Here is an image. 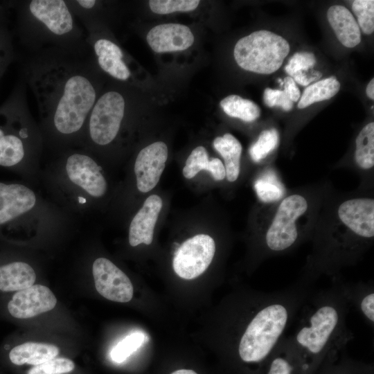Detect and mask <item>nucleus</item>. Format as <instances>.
Wrapping results in <instances>:
<instances>
[{"instance_id":"obj_1","label":"nucleus","mask_w":374,"mask_h":374,"mask_svg":"<svg viewBox=\"0 0 374 374\" xmlns=\"http://www.w3.org/2000/svg\"><path fill=\"white\" fill-rule=\"evenodd\" d=\"M93 60L58 48L30 55L24 76L37 102L44 150L51 156L79 146L89 114L100 95Z\"/></svg>"},{"instance_id":"obj_2","label":"nucleus","mask_w":374,"mask_h":374,"mask_svg":"<svg viewBox=\"0 0 374 374\" xmlns=\"http://www.w3.org/2000/svg\"><path fill=\"white\" fill-rule=\"evenodd\" d=\"M98 158L75 147L51 155L42 166L39 186L45 196L77 221L87 217L109 193L108 180Z\"/></svg>"},{"instance_id":"obj_3","label":"nucleus","mask_w":374,"mask_h":374,"mask_svg":"<svg viewBox=\"0 0 374 374\" xmlns=\"http://www.w3.org/2000/svg\"><path fill=\"white\" fill-rule=\"evenodd\" d=\"M77 225L36 187L0 182V227L16 228L31 242L64 236Z\"/></svg>"},{"instance_id":"obj_4","label":"nucleus","mask_w":374,"mask_h":374,"mask_svg":"<svg viewBox=\"0 0 374 374\" xmlns=\"http://www.w3.org/2000/svg\"><path fill=\"white\" fill-rule=\"evenodd\" d=\"M18 31L30 54L54 48L87 55V33L66 0H28L19 6Z\"/></svg>"},{"instance_id":"obj_5","label":"nucleus","mask_w":374,"mask_h":374,"mask_svg":"<svg viewBox=\"0 0 374 374\" xmlns=\"http://www.w3.org/2000/svg\"><path fill=\"white\" fill-rule=\"evenodd\" d=\"M24 89L21 84L11 102L0 111V166L17 169L26 183L36 187L44 148Z\"/></svg>"},{"instance_id":"obj_6","label":"nucleus","mask_w":374,"mask_h":374,"mask_svg":"<svg viewBox=\"0 0 374 374\" xmlns=\"http://www.w3.org/2000/svg\"><path fill=\"white\" fill-rule=\"evenodd\" d=\"M127 100L121 91L100 93L88 117L78 148L96 157L118 137L126 118Z\"/></svg>"},{"instance_id":"obj_7","label":"nucleus","mask_w":374,"mask_h":374,"mask_svg":"<svg viewBox=\"0 0 374 374\" xmlns=\"http://www.w3.org/2000/svg\"><path fill=\"white\" fill-rule=\"evenodd\" d=\"M286 308L279 303L265 306L246 328L239 344L240 358L245 362H258L274 347L287 322Z\"/></svg>"},{"instance_id":"obj_8","label":"nucleus","mask_w":374,"mask_h":374,"mask_svg":"<svg viewBox=\"0 0 374 374\" xmlns=\"http://www.w3.org/2000/svg\"><path fill=\"white\" fill-rule=\"evenodd\" d=\"M290 52V44L282 36L260 30L239 39L234 58L244 70L260 74L277 71Z\"/></svg>"},{"instance_id":"obj_9","label":"nucleus","mask_w":374,"mask_h":374,"mask_svg":"<svg viewBox=\"0 0 374 374\" xmlns=\"http://www.w3.org/2000/svg\"><path fill=\"white\" fill-rule=\"evenodd\" d=\"M305 198L294 194L280 204L266 233V243L272 251H280L291 247L298 238L297 219L308 209Z\"/></svg>"},{"instance_id":"obj_10","label":"nucleus","mask_w":374,"mask_h":374,"mask_svg":"<svg viewBox=\"0 0 374 374\" xmlns=\"http://www.w3.org/2000/svg\"><path fill=\"white\" fill-rule=\"evenodd\" d=\"M215 252L214 240L208 235L198 234L186 240L175 253L172 261L175 272L184 279H193L210 265Z\"/></svg>"},{"instance_id":"obj_11","label":"nucleus","mask_w":374,"mask_h":374,"mask_svg":"<svg viewBox=\"0 0 374 374\" xmlns=\"http://www.w3.org/2000/svg\"><path fill=\"white\" fill-rule=\"evenodd\" d=\"M91 272L96 290L105 299L118 303H127L132 299L131 280L109 259L96 258L92 262Z\"/></svg>"},{"instance_id":"obj_12","label":"nucleus","mask_w":374,"mask_h":374,"mask_svg":"<svg viewBox=\"0 0 374 374\" xmlns=\"http://www.w3.org/2000/svg\"><path fill=\"white\" fill-rule=\"evenodd\" d=\"M86 42L92 50L95 64L102 71L119 81H127L132 75L121 47L98 32H87Z\"/></svg>"},{"instance_id":"obj_13","label":"nucleus","mask_w":374,"mask_h":374,"mask_svg":"<svg viewBox=\"0 0 374 374\" xmlns=\"http://www.w3.org/2000/svg\"><path fill=\"white\" fill-rule=\"evenodd\" d=\"M168 148L162 141L143 148L134 163V173L138 190L147 193L159 182L168 159Z\"/></svg>"},{"instance_id":"obj_14","label":"nucleus","mask_w":374,"mask_h":374,"mask_svg":"<svg viewBox=\"0 0 374 374\" xmlns=\"http://www.w3.org/2000/svg\"><path fill=\"white\" fill-rule=\"evenodd\" d=\"M338 321V312L334 307L323 305L319 308L311 317L310 325L298 332V344L313 354L320 353L333 333Z\"/></svg>"},{"instance_id":"obj_15","label":"nucleus","mask_w":374,"mask_h":374,"mask_svg":"<svg viewBox=\"0 0 374 374\" xmlns=\"http://www.w3.org/2000/svg\"><path fill=\"white\" fill-rule=\"evenodd\" d=\"M56 303L57 299L48 287L33 285L14 294L8 310L15 318L29 319L53 310Z\"/></svg>"},{"instance_id":"obj_16","label":"nucleus","mask_w":374,"mask_h":374,"mask_svg":"<svg viewBox=\"0 0 374 374\" xmlns=\"http://www.w3.org/2000/svg\"><path fill=\"white\" fill-rule=\"evenodd\" d=\"M341 222L356 235L371 238L374 236V199L355 198L344 201L338 208Z\"/></svg>"},{"instance_id":"obj_17","label":"nucleus","mask_w":374,"mask_h":374,"mask_svg":"<svg viewBox=\"0 0 374 374\" xmlns=\"http://www.w3.org/2000/svg\"><path fill=\"white\" fill-rule=\"evenodd\" d=\"M146 39L156 53L184 51L194 42L193 34L188 26L173 23L153 27L148 32Z\"/></svg>"},{"instance_id":"obj_18","label":"nucleus","mask_w":374,"mask_h":374,"mask_svg":"<svg viewBox=\"0 0 374 374\" xmlns=\"http://www.w3.org/2000/svg\"><path fill=\"white\" fill-rule=\"evenodd\" d=\"M162 205L161 198L157 195H152L145 200L130 223L128 241L131 247L152 243L154 226Z\"/></svg>"},{"instance_id":"obj_19","label":"nucleus","mask_w":374,"mask_h":374,"mask_svg":"<svg viewBox=\"0 0 374 374\" xmlns=\"http://www.w3.org/2000/svg\"><path fill=\"white\" fill-rule=\"evenodd\" d=\"M328 21L339 41L347 48H353L361 42L359 26L353 14L340 5L330 6L327 12Z\"/></svg>"},{"instance_id":"obj_20","label":"nucleus","mask_w":374,"mask_h":374,"mask_svg":"<svg viewBox=\"0 0 374 374\" xmlns=\"http://www.w3.org/2000/svg\"><path fill=\"white\" fill-rule=\"evenodd\" d=\"M36 272L32 265L15 260L0 265V290L18 292L34 285Z\"/></svg>"},{"instance_id":"obj_21","label":"nucleus","mask_w":374,"mask_h":374,"mask_svg":"<svg viewBox=\"0 0 374 374\" xmlns=\"http://www.w3.org/2000/svg\"><path fill=\"white\" fill-rule=\"evenodd\" d=\"M59 353V348L55 345L26 342L12 348L9 359L17 366L25 364L37 366L56 357Z\"/></svg>"},{"instance_id":"obj_22","label":"nucleus","mask_w":374,"mask_h":374,"mask_svg":"<svg viewBox=\"0 0 374 374\" xmlns=\"http://www.w3.org/2000/svg\"><path fill=\"white\" fill-rule=\"evenodd\" d=\"M213 147L224 159L226 179L235 181L240 170L241 143L234 136L226 133L215 139Z\"/></svg>"},{"instance_id":"obj_23","label":"nucleus","mask_w":374,"mask_h":374,"mask_svg":"<svg viewBox=\"0 0 374 374\" xmlns=\"http://www.w3.org/2000/svg\"><path fill=\"white\" fill-rule=\"evenodd\" d=\"M202 170L209 171L217 181L222 180L226 177L225 168L220 159L213 158L209 161L205 148L198 146L188 156L183 168V175L186 178L191 179Z\"/></svg>"},{"instance_id":"obj_24","label":"nucleus","mask_w":374,"mask_h":374,"mask_svg":"<svg viewBox=\"0 0 374 374\" xmlns=\"http://www.w3.org/2000/svg\"><path fill=\"white\" fill-rule=\"evenodd\" d=\"M339 89L340 83L335 76L319 80L305 89L298 107L304 109L315 103L328 100L336 95Z\"/></svg>"},{"instance_id":"obj_25","label":"nucleus","mask_w":374,"mask_h":374,"mask_svg":"<svg viewBox=\"0 0 374 374\" xmlns=\"http://www.w3.org/2000/svg\"><path fill=\"white\" fill-rule=\"evenodd\" d=\"M220 106L228 116L246 122L254 121L260 115V109L255 103L237 95L225 97Z\"/></svg>"},{"instance_id":"obj_26","label":"nucleus","mask_w":374,"mask_h":374,"mask_svg":"<svg viewBox=\"0 0 374 374\" xmlns=\"http://www.w3.org/2000/svg\"><path fill=\"white\" fill-rule=\"evenodd\" d=\"M355 160L362 169L367 170L374 166V123L366 125L355 141Z\"/></svg>"},{"instance_id":"obj_27","label":"nucleus","mask_w":374,"mask_h":374,"mask_svg":"<svg viewBox=\"0 0 374 374\" xmlns=\"http://www.w3.org/2000/svg\"><path fill=\"white\" fill-rule=\"evenodd\" d=\"M279 136L274 128L263 130L256 142L249 148V154L252 160L259 162L264 159L278 146Z\"/></svg>"},{"instance_id":"obj_28","label":"nucleus","mask_w":374,"mask_h":374,"mask_svg":"<svg viewBox=\"0 0 374 374\" xmlns=\"http://www.w3.org/2000/svg\"><path fill=\"white\" fill-rule=\"evenodd\" d=\"M142 332H134L129 335L113 348L110 353L112 359L116 363L124 362L148 341Z\"/></svg>"},{"instance_id":"obj_29","label":"nucleus","mask_w":374,"mask_h":374,"mask_svg":"<svg viewBox=\"0 0 374 374\" xmlns=\"http://www.w3.org/2000/svg\"><path fill=\"white\" fill-rule=\"evenodd\" d=\"M199 2L198 0H150L148 3L153 12L164 15L194 10Z\"/></svg>"},{"instance_id":"obj_30","label":"nucleus","mask_w":374,"mask_h":374,"mask_svg":"<svg viewBox=\"0 0 374 374\" xmlns=\"http://www.w3.org/2000/svg\"><path fill=\"white\" fill-rule=\"evenodd\" d=\"M352 10L357 18V24L363 33L366 35L373 33L374 31V1H354Z\"/></svg>"},{"instance_id":"obj_31","label":"nucleus","mask_w":374,"mask_h":374,"mask_svg":"<svg viewBox=\"0 0 374 374\" xmlns=\"http://www.w3.org/2000/svg\"><path fill=\"white\" fill-rule=\"evenodd\" d=\"M74 362L67 358L58 357L48 360L31 368L28 374H64L71 372Z\"/></svg>"},{"instance_id":"obj_32","label":"nucleus","mask_w":374,"mask_h":374,"mask_svg":"<svg viewBox=\"0 0 374 374\" xmlns=\"http://www.w3.org/2000/svg\"><path fill=\"white\" fill-rule=\"evenodd\" d=\"M314 55L309 52H298L294 54L285 66L286 73L291 77L297 72L312 69L316 64Z\"/></svg>"},{"instance_id":"obj_33","label":"nucleus","mask_w":374,"mask_h":374,"mask_svg":"<svg viewBox=\"0 0 374 374\" xmlns=\"http://www.w3.org/2000/svg\"><path fill=\"white\" fill-rule=\"evenodd\" d=\"M254 188L258 197L264 202L278 200L283 195L282 187L269 179L262 178L257 180Z\"/></svg>"},{"instance_id":"obj_34","label":"nucleus","mask_w":374,"mask_h":374,"mask_svg":"<svg viewBox=\"0 0 374 374\" xmlns=\"http://www.w3.org/2000/svg\"><path fill=\"white\" fill-rule=\"evenodd\" d=\"M263 100L265 104L269 107H280L285 111H290L293 107V102L283 90L267 88L265 89Z\"/></svg>"},{"instance_id":"obj_35","label":"nucleus","mask_w":374,"mask_h":374,"mask_svg":"<svg viewBox=\"0 0 374 374\" xmlns=\"http://www.w3.org/2000/svg\"><path fill=\"white\" fill-rule=\"evenodd\" d=\"M322 75L320 71L311 69L307 71H299L294 74L291 78L294 82L302 86H308L310 82L319 80Z\"/></svg>"},{"instance_id":"obj_36","label":"nucleus","mask_w":374,"mask_h":374,"mask_svg":"<svg viewBox=\"0 0 374 374\" xmlns=\"http://www.w3.org/2000/svg\"><path fill=\"white\" fill-rule=\"evenodd\" d=\"M8 38L5 34L0 35V71L12 57L11 48Z\"/></svg>"},{"instance_id":"obj_37","label":"nucleus","mask_w":374,"mask_h":374,"mask_svg":"<svg viewBox=\"0 0 374 374\" xmlns=\"http://www.w3.org/2000/svg\"><path fill=\"white\" fill-rule=\"evenodd\" d=\"M292 368L285 359L277 357L271 362L267 374H291Z\"/></svg>"},{"instance_id":"obj_38","label":"nucleus","mask_w":374,"mask_h":374,"mask_svg":"<svg viewBox=\"0 0 374 374\" xmlns=\"http://www.w3.org/2000/svg\"><path fill=\"white\" fill-rule=\"evenodd\" d=\"M361 310L364 314L371 321H374V294L370 293L365 296L361 301Z\"/></svg>"},{"instance_id":"obj_39","label":"nucleus","mask_w":374,"mask_h":374,"mask_svg":"<svg viewBox=\"0 0 374 374\" xmlns=\"http://www.w3.org/2000/svg\"><path fill=\"white\" fill-rule=\"evenodd\" d=\"M284 91L294 103L299 100L301 97V92L296 84V82L291 77H286L283 80Z\"/></svg>"},{"instance_id":"obj_40","label":"nucleus","mask_w":374,"mask_h":374,"mask_svg":"<svg viewBox=\"0 0 374 374\" xmlns=\"http://www.w3.org/2000/svg\"><path fill=\"white\" fill-rule=\"evenodd\" d=\"M366 95L372 100L374 99V79L372 78L371 80L367 85L366 89Z\"/></svg>"},{"instance_id":"obj_41","label":"nucleus","mask_w":374,"mask_h":374,"mask_svg":"<svg viewBox=\"0 0 374 374\" xmlns=\"http://www.w3.org/2000/svg\"><path fill=\"white\" fill-rule=\"evenodd\" d=\"M171 374H197L195 371L189 369H179L172 372Z\"/></svg>"}]
</instances>
